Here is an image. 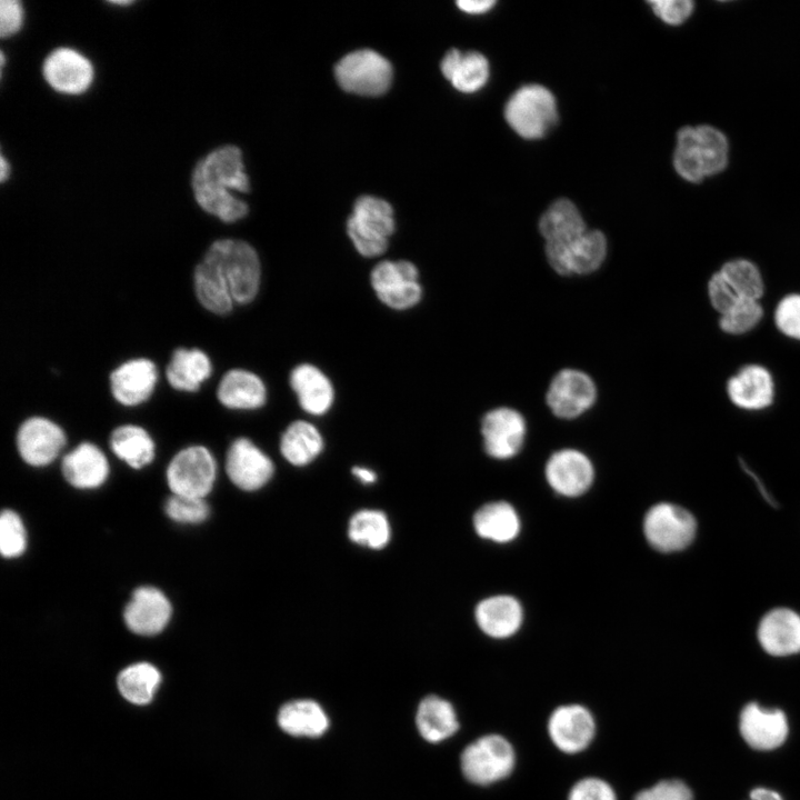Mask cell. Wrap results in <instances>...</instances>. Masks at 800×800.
I'll return each mask as SVG.
<instances>
[{
    "instance_id": "obj_1",
    "label": "cell",
    "mask_w": 800,
    "mask_h": 800,
    "mask_svg": "<svg viewBox=\"0 0 800 800\" xmlns=\"http://www.w3.org/2000/svg\"><path fill=\"white\" fill-rule=\"evenodd\" d=\"M261 266L257 251L238 239H219L210 244L193 272L198 301L217 316L231 312L234 304H248L258 294Z\"/></svg>"
},
{
    "instance_id": "obj_2",
    "label": "cell",
    "mask_w": 800,
    "mask_h": 800,
    "mask_svg": "<svg viewBox=\"0 0 800 800\" xmlns=\"http://www.w3.org/2000/svg\"><path fill=\"white\" fill-rule=\"evenodd\" d=\"M191 187L198 204L224 222H234L248 213L247 202L232 192L249 191L242 153L236 146L219 147L199 160Z\"/></svg>"
},
{
    "instance_id": "obj_3",
    "label": "cell",
    "mask_w": 800,
    "mask_h": 800,
    "mask_svg": "<svg viewBox=\"0 0 800 800\" xmlns=\"http://www.w3.org/2000/svg\"><path fill=\"white\" fill-rule=\"evenodd\" d=\"M672 162L676 172L691 183L717 176L729 162L728 138L710 124L683 127L677 133Z\"/></svg>"
},
{
    "instance_id": "obj_4",
    "label": "cell",
    "mask_w": 800,
    "mask_h": 800,
    "mask_svg": "<svg viewBox=\"0 0 800 800\" xmlns=\"http://www.w3.org/2000/svg\"><path fill=\"white\" fill-rule=\"evenodd\" d=\"M348 236L357 251L367 258L382 254L394 231L393 210L389 202L373 196H361L347 222Z\"/></svg>"
},
{
    "instance_id": "obj_5",
    "label": "cell",
    "mask_w": 800,
    "mask_h": 800,
    "mask_svg": "<svg viewBox=\"0 0 800 800\" xmlns=\"http://www.w3.org/2000/svg\"><path fill=\"white\" fill-rule=\"evenodd\" d=\"M504 117L509 126L524 139H539L558 119L553 94L540 84L518 89L508 100Z\"/></svg>"
},
{
    "instance_id": "obj_6",
    "label": "cell",
    "mask_w": 800,
    "mask_h": 800,
    "mask_svg": "<svg viewBox=\"0 0 800 800\" xmlns=\"http://www.w3.org/2000/svg\"><path fill=\"white\" fill-rule=\"evenodd\" d=\"M514 763L513 747L499 734H487L477 739L467 746L461 754L464 777L480 786H488L507 778L512 772Z\"/></svg>"
},
{
    "instance_id": "obj_7",
    "label": "cell",
    "mask_w": 800,
    "mask_h": 800,
    "mask_svg": "<svg viewBox=\"0 0 800 800\" xmlns=\"http://www.w3.org/2000/svg\"><path fill=\"white\" fill-rule=\"evenodd\" d=\"M340 87L361 96L384 93L392 80V67L383 56L371 49L347 53L334 67Z\"/></svg>"
},
{
    "instance_id": "obj_8",
    "label": "cell",
    "mask_w": 800,
    "mask_h": 800,
    "mask_svg": "<svg viewBox=\"0 0 800 800\" xmlns=\"http://www.w3.org/2000/svg\"><path fill=\"white\" fill-rule=\"evenodd\" d=\"M217 463L203 446H190L171 459L167 468V482L172 494L202 498L211 491Z\"/></svg>"
},
{
    "instance_id": "obj_9",
    "label": "cell",
    "mask_w": 800,
    "mask_h": 800,
    "mask_svg": "<svg viewBox=\"0 0 800 800\" xmlns=\"http://www.w3.org/2000/svg\"><path fill=\"white\" fill-rule=\"evenodd\" d=\"M643 532L652 548L660 552H676L691 544L697 521L684 508L661 502L651 507L643 520Z\"/></svg>"
},
{
    "instance_id": "obj_10",
    "label": "cell",
    "mask_w": 800,
    "mask_h": 800,
    "mask_svg": "<svg viewBox=\"0 0 800 800\" xmlns=\"http://www.w3.org/2000/svg\"><path fill=\"white\" fill-rule=\"evenodd\" d=\"M370 282L378 299L394 310H407L422 298L419 270L408 260H383L374 266Z\"/></svg>"
},
{
    "instance_id": "obj_11",
    "label": "cell",
    "mask_w": 800,
    "mask_h": 800,
    "mask_svg": "<svg viewBox=\"0 0 800 800\" xmlns=\"http://www.w3.org/2000/svg\"><path fill=\"white\" fill-rule=\"evenodd\" d=\"M607 254V240L598 230H587L569 243H546L551 268L561 276L588 274L599 269Z\"/></svg>"
},
{
    "instance_id": "obj_12",
    "label": "cell",
    "mask_w": 800,
    "mask_h": 800,
    "mask_svg": "<svg viewBox=\"0 0 800 800\" xmlns=\"http://www.w3.org/2000/svg\"><path fill=\"white\" fill-rule=\"evenodd\" d=\"M597 398L593 380L577 369L559 371L550 382L547 403L554 416L574 419L590 409Z\"/></svg>"
},
{
    "instance_id": "obj_13",
    "label": "cell",
    "mask_w": 800,
    "mask_h": 800,
    "mask_svg": "<svg viewBox=\"0 0 800 800\" xmlns=\"http://www.w3.org/2000/svg\"><path fill=\"white\" fill-rule=\"evenodd\" d=\"M17 449L22 460L32 467L51 463L67 442L63 429L44 417H30L19 427Z\"/></svg>"
},
{
    "instance_id": "obj_14",
    "label": "cell",
    "mask_w": 800,
    "mask_h": 800,
    "mask_svg": "<svg viewBox=\"0 0 800 800\" xmlns=\"http://www.w3.org/2000/svg\"><path fill=\"white\" fill-rule=\"evenodd\" d=\"M226 472L239 489L254 491L272 478V460L248 438H238L226 456Z\"/></svg>"
},
{
    "instance_id": "obj_15",
    "label": "cell",
    "mask_w": 800,
    "mask_h": 800,
    "mask_svg": "<svg viewBox=\"0 0 800 800\" xmlns=\"http://www.w3.org/2000/svg\"><path fill=\"white\" fill-rule=\"evenodd\" d=\"M526 421L520 412L502 407L490 410L481 421L486 452L494 459L516 456L524 441Z\"/></svg>"
},
{
    "instance_id": "obj_16",
    "label": "cell",
    "mask_w": 800,
    "mask_h": 800,
    "mask_svg": "<svg viewBox=\"0 0 800 800\" xmlns=\"http://www.w3.org/2000/svg\"><path fill=\"white\" fill-rule=\"evenodd\" d=\"M553 744L564 753L584 750L592 741L596 723L590 711L580 704H564L553 710L548 721Z\"/></svg>"
},
{
    "instance_id": "obj_17",
    "label": "cell",
    "mask_w": 800,
    "mask_h": 800,
    "mask_svg": "<svg viewBox=\"0 0 800 800\" xmlns=\"http://www.w3.org/2000/svg\"><path fill=\"white\" fill-rule=\"evenodd\" d=\"M171 614V603L161 590L140 587L126 606L123 619L131 632L149 637L160 633L169 623Z\"/></svg>"
},
{
    "instance_id": "obj_18",
    "label": "cell",
    "mask_w": 800,
    "mask_h": 800,
    "mask_svg": "<svg viewBox=\"0 0 800 800\" xmlns=\"http://www.w3.org/2000/svg\"><path fill=\"white\" fill-rule=\"evenodd\" d=\"M109 381L114 400L122 406L134 407L151 397L158 381V370L150 359H130L111 371Z\"/></svg>"
},
{
    "instance_id": "obj_19",
    "label": "cell",
    "mask_w": 800,
    "mask_h": 800,
    "mask_svg": "<svg viewBox=\"0 0 800 800\" xmlns=\"http://www.w3.org/2000/svg\"><path fill=\"white\" fill-rule=\"evenodd\" d=\"M42 73L51 88L63 93H81L93 78L91 62L71 48H58L44 59Z\"/></svg>"
},
{
    "instance_id": "obj_20",
    "label": "cell",
    "mask_w": 800,
    "mask_h": 800,
    "mask_svg": "<svg viewBox=\"0 0 800 800\" xmlns=\"http://www.w3.org/2000/svg\"><path fill=\"white\" fill-rule=\"evenodd\" d=\"M726 391L736 407L757 411L772 404L776 386L771 372L764 366L749 363L729 378Z\"/></svg>"
},
{
    "instance_id": "obj_21",
    "label": "cell",
    "mask_w": 800,
    "mask_h": 800,
    "mask_svg": "<svg viewBox=\"0 0 800 800\" xmlns=\"http://www.w3.org/2000/svg\"><path fill=\"white\" fill-rule=\"evenodd\" d=\"M550 487L566 497L586 492L593 480V467L586 454L573 449L554 452L546 464Z\"/></svg>"
},
{
    "instance_id": "obj_22",
    "label": "cell",
    "mask_w": 800,
    "mask_h": 800,
    "mask_svg": "<svg viewBox=\"0 0 800 800\" xmlns=\"http://www.w3.org/2000/svg\"><path fill=\"white\" fill-rule=\"evenodd\" d=\"M762 649L774 657L800 652V614L789 608H774L759 622L757 631Z\"/></svg>"
},
{
    "instance_id": "obj_23",
    "label": "cell",
    "mask_w": 800,
    "mask_h": 800,
    "mask_svg": "<svg viewBox=\"0 0 800 800\" xmlns=\"http://www.w3.org/2000/svg\"><path fill=\"white\" fill-rule=\"evenodd\" d=\"M740 732L753 749L772 750L781 746L788 736L787 718L780 710L761 709L757 703H749L740 714Z\"/></svg>"
},
{
    "instance_id": "obj_24",
    "label": "cell",
    "mask_w": 800,
    "mask_h": 800,
    "mask_svg": "<svg viewBox=\"0 0 800 800\" xmlns=\"http://www.w3.org/2000/svg\"><path fill=\"white\" fill-rule=\"evenodd\" d=\"M61 470L72 487L94 489L106 482L109 463L100 448L91 442H81L63 457Z\"/></svg>"
},
{
    "instance_id": "obj_25",
    "label": "cell",
    "mask_w": 800,
    "mask_h": 800,
    "mask_svg": "<svg viewBox=\"0 0 800 800\" xmlns=\"http://www.w3.org/2000/svg\"><path fill=\"white\" fill-rule=\"evenodd\" d=\"M289 382L303 411L322 416L330 410L334 401V389L319 368L301 363L291 371Z\"/></svg>"
},
{
    "instance_id": "obj_26",
    "label": "cell",
    "mask_w": 800,
    "mask_h": 800,
    "mask_svg": "<svg viewBox=\"0 0 800 800\" xmlns=\"http://www.w3.org/2000/svg\"><path fill=\"white\" fill-rule=\"evenodd\" d=\"M218 401L228 409L254 410L267 401V388L261 378L244 369L227 371L217 387Z\"/></svg>"
},
{
    "instance_id": "obj_27",
    "label": "cell",
    "mask_w": 800,
    "mask_h": 800,
    "mask_svg": "<svg viewBox=\"0 0 800 800\" xmlns=\"http://www.w3.org/2000/svg\"><path fill=\"white\" fill-rule=\"evenodd\" d=\"M479 628L492 638H508L517 632L522 622V608L510 596H494L479 602L476 608Z\"/></svg>"
},
{
    "instance_id": "obj_28",
    "label": "cell",
    "mask_w": 800,
    "mask_h": 800,
    "mask_svg": "<svg viewBox=\"0 0 800 800\" xmlns=\"http://www.w3.org/2000/svg\"><path fill=\"white\" fill-rule=\"evenodd\" d=\"M168 383L176 390L194 392L212 373V363L198 348H177L166 368Z\"/></svg>"
},
{
    "instance_id": "obj_29",
    "label": "cell",
    "mask_w": 800,
    "mask_h": 800,
    "mask_svg": "<svg viewBox=\"0 0 800 800\" xmlns=\"http://www.w3.org/2000/svg\"><path fill=\"white\" fill-rule=\"evenodd\" d=\"M440 68L452 86L466 93L479 90L489 78L488 60L476 51L461 52L451 49L441 60Z\"/></svg>"
},
{
    "instance_id": "obj_30",
    "label": "cell",
    "mask_w": 800,
    "mask_h": 800,
    "mask_svg": "<svg viewBox=\"0 0 800 800\" xmlns=\"http://www.w3.org/2000/svg\"><path fill=\"white\" fill-rule=\"evenodd\" d=\"M539 230L546 243H569L587 231L578 208L568 199L554 201L541 216Z\"/></svg>"
},
{
    "instance_id": "obj_31",
    "label": "cell",
    "mask_w": 800,
    "mask_h": 800,
    "mask_svg": "<svg viewBox=\"0 0 800 800\" xmlns=\"http://www.w3.org/2000/svg\"><path fill=\"white\" fill-rule=\"evenodd\" d=\"M112 452L133 469L150 464L156 454V446L151 436L140 426L123 424L110 434Z\"/></svg>"
},
{
    "instance_id": "obj_32",
    "label": "cell",
    "mask_w": 800,
    "mask_h": 800,
    "mask_svg": "<svg viewBox=\"0 0 800 800\" xmlns=\"http://www.w3.org/2000/svg\"><path fill=\"white\" fill-rule=\"evenodd\" d=\"M323 449L319 430L310 422L297 420L290 423L280 439V451L291 464L302 467L312 462Z\"/></svg>"
},
{
    "instance_id": "obj_33",
    "label": "cell",
    "mask_w": 800,
    "mask_h": 800,
    "mask_svg": "<svg viewBox=\"0 0 800 800\" xmlns=\"http://www.w3.org/2000/svg\"><path fill=\"white\" fill-rule=\"evenodd\" d=\"M476 532L494 542H509L519 533L520 521L513 507L504 501L482 506L473 517Z\"/></svg>"
},
{
    "instance_id": "obj_34",
    "label": "cell",
    "mask_w": 800,
    "mask_h": 800,
    "mask_svg": "<svg viewBox=\"0 0 800 800\" xmlns=\"http://www.w3.org/2000/svg\"><path fill=\"white\" fill-rule=\"evenodd\" d=\"M417 726L426 740L439 742L451 737L459 724L456 711L449 701L429 696L418 708Z\"/></svg>"
},
{
    "instance_id": "obj_35",
    "label": "cell",
    "mask_w": 800,
    "mask_h": 800,
    "mask_svg": "<svg viewBox=\"0 0 800 800\" xmlns=\"http://www.w3.org/2000/svg\"><path fill=\"white\" fill-rule=\"evenodd\" d=\"M278 722L283 731L292 736L318 737L328 728L326 713L311 700H296L283 704Z\"/></svg>"
},
{
    "instance_id": "obj_36",
    "label": "cell",
    "mask_w": 800,
    "mask_h": 800,
    "mask_svg": "<svg viewBox=\"0 0 800 800\" xmlns=\"http://www.w3.org/2000/svg\"><path fill=\"white\" fill-rule=\"evenodd\" d=\"M160 683V671L149 662L130 664L117 678V686L121 696L127 701L138 706L151 702Z\"/></svg>"
},
{
    "instance_id": "obj_37",
    "label": "cell",
    "mask_w": 800,
    "mask_h": 800,
    "mask_svg": "<svg viewBox=\"0 0 800 800\" xmlns=\"http://www.w3.org/2000/svg\"><path fill=\"white\" fill-rule=\"evenodd\" d=\"M348 536L354 543L379 550L384 548L390 540V523L382 511L363 509L356 512L350 519Z\"/></svg>"
},
{
    "instance_id": "obj_38",
    "label": "cell",
    "mask_w": 800,
    "mask_h": 800,
    "mask_svg": "<svg viewBox=\"0 0 800 800\" xmlns=\"http://www.w3.org/2000/svg\"><path fill=\"white\" fill-rule=\"evenodd\" d=\"M719 271L742 299L760 300L764 281L759 268L748 259L737 258L724 262Z\"/></svg>"
},
{
    "instance_id": "obj_39",
    "label": "cell",
    "mask_w": 800,
    "mask_h": 800,
    "mask_svg": "<svg viewBox=\"0 0 800 800\" xmlns=\"http://www.w3.org/2000/svg\"><path fill=\"white\" fill-rule=\"evenodd\" d=\"M763 317L760 300L740 299L720 314L719 327L728 334H743L754 329Z\"/></svg>"
},
{
    "instance_id": "obj_40",
    "label": "cell",
    "mask_w": 800,
    "mask_h": 800,
    "mask_svg": "<svg viewBox=\"0 0 800 800\" xmlns=\"http://www.w3.org/2000/svg\"><path fill=\"white\" fill-rule=\"evenodd\" d=\"M27 548V532L18 513L3 510L0 517V551L4 558H17Z\"/></svg>"
},
{
    "instance_id": "obj_41",
    "label": "cell",
    "mask_w": 800,
    "mask_h": 800,
    "mask_svg": "<svg viewBox=\"0 0 800 800\" xmlns=\"http://www.w3.org/2000/svg\"><path fill=\"white\" fill-rule=\"evenodd\" d=\"M167 516L176 522L196 524L209 516V506L202 498L172 494L164 504Z\"/></svg>"
},
{
    "instance_id": "obj_42",
    "label": "cell",
    "mask_w": 800,
    "mask_h": 800,
    "mask_svg": "<svg viewBox=\"0 0 800 800\" xmlns=\"http://www.w3.org/2000/svg\"><path fill=\"white\" fill-rule=\"evenodd\" d=\"M774 323L786 337L800 340V293H789L778 302Z\"/></svg>"
},
{
    "instance_id": "obj_43",
    "label": "cell",
    "mask_w": 800,
    "mask_h": 800,
    "mask_svg": "<svg viewBox=\"0 0 800 800\" xmlns=\"http://www.w3.org/2000/svg\"><path fill=\"white\" fill-rule=\"evenodd\" d=\"M707 294L710 304L719 314H722L742 299L719 270L710 277L707 284Z\"/></svg>"
},
{
    "instance_id": "obj_44",
    "label": "cell",
    "mask_w": 800,
    "mask_h": 800,
    "mask_svg": "<svg viewBox=\"0 0 800 800\" xmlns=\"http://www.w3.org/2000/svg\"><path fill=\"white\" fill-rule=\"evenodd\" d=\"M633 800H692V793L680 780H663L638 792Z\"/></svg>"
},
{
    "instance_id": "obj_45",
    "label": "cell",
    "mask_w": 800,
    "mask_h": 800,
    "mask_svg": "<svg viewBox=\"0 0 800 800\" xmlns=\"http://www.w3.org/2000/svg\"><path fill=\"white\" fill-rule=\"evenodd\" d=\"M568 800H617V797L607 781L590 777L579 780L571 788Z\"/></svg>"
},
{
    "instance_id": "obj_46",
    "label": "cell",
    "mask_w": 800,
    "mask_h": 800,
    "mask_svg": "<svg viewBox=\"0 0 800 800\" xmlns=\"http://www.w3.org/2000/svg\"><path fill=\"white\" fill-rule=\"evenodd\" d=\"M650 6L658 18L671 26L683 23L694 9L691 0H653Z\"/></svg>"
},
{
    "instance_id": "obj_47",
    "label": "cell",
    "mask_w": 800,
    "mask_h": 800,
    "mask_svg": "<svg viewBox=\"0 0 800 800\" xmlns=\"http://www.w3.org/2000/svg\"><path fill=\"white\" fill-rule=\"evenodd\" d=\"M23 10L18 0L0 1V34L7 37L21 27Z\"/></svg>"
},
{
    "instance_id": "obj_48",
    "label": "cell",
    "mask_w": 800,
    "mask_h": 800,
    "mask_svg": "<svg viewBox=\"0 0 800 800\" xmlns=\"http://www.w3.org/2000/svg\"><path fill=\"white\" fill-rule=\"evenodd\" d=\"M496 4L493 0H459L457 6L464 12L479 14L490 10Z\"/></svg>"
},
{
    "instance_id": "obj_49",
    "label": "cell",
    "mask_w": 800,
    "mask_h": 800,
    "mask_svg": "<svg viewBox=\"0 0 800 800\" xmlns=\"http://www.w3.org/2000/svg\"><path fill=\"white\" fill-rule=\"evenodd\" d=\"M751 800H783L782 797L773 790L767 788H756L750 792Z\"/></svg>"
},
{
    "instance_id": "obj_50",
    "label": "cell",
    "mask_w": 800,
    "mask_h": 800,
    "mask_svg": "<svg viewBox=\"0 0 800 800\" xmlns=\"http://www.w3.org/2000/svg\"><path fill=\"white\" fill-rule=\"evenodd\" d=\"M352 473L364 484L373 483L377 480V474L374 473V471L364 467H353Z\"/></svg>"
},
{
    "instance_id": "obj_51",
    "label": "cell",
    "mask_w": 800,
    "mask_h": 800,
    "mask_svg": "<svg viewBox=\"0 0 800 800\" xmlns=\"http://www.w3.org/2000/svg\"><path fill=\"white\" fill-rule=\"evenodd\" d=\"M9 164L7 163L3 156L0 158V180L4 181L9 172Z\"/></svg>"
},
{
    "instance_id": "obj_52",
    "label": "cell",
    "mask_w": 800,
    "mask_h": 800,
    "mask_svg": "<svg viewBox=\"0 0 800 800\" xmlns=\"http://www.w3.org/2000/svg\"><path fill=\"white\" fill-rule=\"evenodd\" d=\"M110 2L113 3V4L126 6V4H130L132 1H129V0H112V1H110Z\"/></svg>"
}]
</instances>
